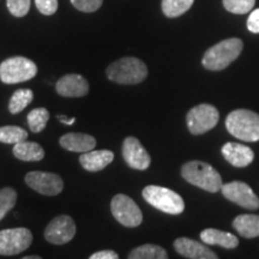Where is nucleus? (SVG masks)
<instances>
[{
    "label": "nucleus",
    "mask_w": 259,
    "mask_h": 259,
    "mask_svg": "<svg viewBox=\"0 0 259 259\" xmlns=\"http://www.w3.org/2000/svg\"><path fill=\"white\" fill-rule=\"evenodd\" d=\"M181 176L191 185L216 193L221 191L223 183L220 173L203 161H190L181 167Z\"/></svg>",
    "instance_id": "f257e3e1"
},
{
    "label": "nucleus",
    "mask_w": 259,
    "mask_h": 259,
    "mask_svg": "<svg viewBox=\"0 0 259 259\" xmlns=\"http://www.w3.org/2000/svg\"><path fill=\"white\" fill-rule=\"evenodd\" d=\"M242 48H244V44L240 38L232 37L219 42L205 52L202 59L203 66L210 71H221L226 69L240 56Z\"/></svg>",
    "instance_id": "f03ea898"
},
{
    "label": "nucleus",
    "mask_w": 259,
    "mask_h": 259,
    "mask_svg": "<svg viewBox=\"0 0 259 259\" xmlns=\"http://www.w3.org/2000/svg\"><path fill=\"white\" fill-rule=\"evenodd\" d=\"M226 127L235 138L244 142L259 141V114L248 109H235L226 119Z\"/></svg>",
    "instance_id": "7ed1b4c3"
},
{
    "label": "nucleus",
    "mask_w": 259,
    "mask_h": 259,
    "mask_svg": "<svg viewBox=\"0 0 259 259\" xmlns=\"http://www.w3.org/2000/svg\"><path fill=\"white\" fill-rule=\"evenodd\" d=\"M107 77L118 84H138L147 78L148 67L141 59L125 57L107 67Z\"/></svg>",
    "instance_id": "20e7f679"
},
{
    "label": "nucleus",
    "mask_w": 259,
    "mask_h": 259,
    "mask_svg": "<svg viewBox=\"0 0 259 259\" xmlns=\"http://www.w3.org/2000/svg\"><path fill=\"white\" fill-rule=\"evenodd\" d=\"M142 196L155 209L169 215H179L185 210V203L180 194L167 187L149 185L144 187Z\"/></svg>",
    "instance_id": "39448f33"
},
{
    "label": "nucleus",
    "mask_w": 259,
    "mask_h": 259,
    "mask_svg": "<svg viewBox=\"0 0 259 259\" xmlns=\"http://www.w3.org/2000/svg\"><path fill=\"white\" fill-rule=\"evenodd\" d=\"M36 74V64L25 57H12L0 64V79L5 84L27 82Z\"/></svg>",
    "instance_id": "423d86ee"
},
{
    "label": "nucleus",
    "mask_w": 259,
    "mask_h": 259,
    "mask_svg": "<svg viewBox=\"0 0 259 259\" xmlns=\"http://www.w3.org/2000/svg\"><path fill=\"white\" fill-rule=\"evenodd\" d=\"M220 113L216 107L202 103L190 109L186 116L187 127L192 135H203L218 125Z\"/></svg>",
    "instance_id": "0eeeda50"
},
{
    "label": "nucleus",
    "mask_w": 259,
    "mask_h": 259,
    "mask_svg": "<svg viewBox=\"0 0 259 259\" xmlns=\"http://www.w3.org/2000/svg\"><path fill=\"white\" fill-rule=\"evenodd\" d=\"M111 211L121 226L134 228L143 222V213L135 200L126 194H115L111 202Z\"/></svg>",
    "instance_id": "6e6552de"
},
{
    "label": "nucleus",
    "mask_w": 259,
    "mask_h": 259,
    "mask_svg": "<svg viewBox=\"0 0 259 259\" xmlns=\"http://www.w3.org/2000/svg\"><path fill=\"white\" fill-rule=\"evenodd\" d=\"M32 233L28 228H10L0 231V254H19L30 247Z\"/></svg>",
    "instance_id": "1a4fd4ad"
},
{
    "label": "nucleus",
    "mask_w": 259,
    "mask_h": 259,
    "mask_svg": "<svg viewBox=\"0 0 259 259\" xmlns=\"http://www.w3.org/2000/svg\"><path fill=\"white\" fill-rule=\"evenodd\" d=\"M221 192L223 197L232 203L238 204L241 208L248 210L259 209V198L253 192L251 186H248L242 181H232V183L223 184Z\"/></svg>",
    "instance_id": "9d476101"
},
{
    "label": "nucleus",
    "mask_w": 259,
    "mask_h": 259,
    "mask_svg": "<svg viewBox=\"0 0 259 259\" xmlns=\"http://www.w3.org/2000/svg\"><path fill=\"white\" fill-rule=\"evenodd\" d=\"M24 180L30 189L44 196H57L64 187V181L58 174L47 171H29Z\"/></svg>",
    "instance_id": "9b49d317"
},
{
    "label": "nucleus",
    "mask_w": 259,
    "mask_h": 259,
    "mask_svg": "<svg viewBox=\"0 0 259 259\" xmlns=\"http://www.w3.org/2000/svg\"><path fill=\"white\" fill-rule=\"evenodd\" d=\"M76 235V225L67 215L57 216L48 223L45 229V239L54 245H64L70 242Z\"/></svg>",
    "instance_id": "f8f14e48"
},
{
    "label": "nucleus",
    "mask_w": 259,
    "mask_h": 259,
    "mask_svg": "<svg viewBox=\"0 0 259 259\" xmlns=\"http://www.w3.org/2000/svg\"><path fill=\"white\" fill-rule=\"evenodd\" d=\"M122 156L128 167L137 170L148 169L151 163L150 155L136 137L125 138L122 143Z\"/></svg>",
    "instance_id": "ddd939ff"
},
{
    "label": "nucleus",
    "mask_w": 259,
    "mask_h": 259,
    "mask_svg": "<svg viewBox=\"0 0 259 259\" xmlns=\"http://www.w3.org/2000/svg\"><path fill=\"white\" fill-rule=\"evenodd\" d=\"M57 93L64 97H83L89 93V83L77 73L65 74L56 84Z\"/></svg>",
    "instance_id": "4468645a"
},
{
    "label": "nucleus",
    "mask_w": 259,
    "mask_h": 259,
    "mask_svg": "<svg viewBox=\"0 0 259 259\" xmlns=\"http://www.w3.org/2000/svg\"><path fill=\"white\" fill-rule=\"evenodd\" d=\"M174 248L180 255L190 259H218V254L208 246L189 238H179L174 241Z\"/></svg>",
    "instance_id": "2eb2a0df"
},
{
    "label": "nucleus",
    "mask_w": 259,
    "mask_h": 259,
    "mask_svg": "<svg viewBox=\"0 0 259 259\" xmlns=\"http://www.w3.org/2000/svg\"><path fill=\"white\" fill-rule=\"evenodd\" d=\"M221 153L226 161L236 168H245L252 163L254 158V153L251 148L239 143H226L221 149Z\"/></svg>",
    "instance_id": "dca6fc26"
},
{
    "label": "nucleus",
    "mask_w": 259,
    "mask_h": 259,
    "mask_svg": "<svg viewBox=\"0 0 259 259\" xmlns=\"http://www.w3.org/2000/svg\"><path fill=\"white\" fill-rule=\"evenodd\" d=\"M114 160V154L111 150H90L83 153L79 157V163L88 171H99L106 168Z\"/></svg>",
    "instance_id": "f3484780"
},
{
    "label": "nucleus",
    "mask_w": 259,
    "mask_h": 259,
    "mask_svg": "<svg viewBox=\"0 0 259 259\" xmlns=\"http://www.w3.org/2000/svg\"><path fill=\"white\" fill-rule=\"evenodd\" d=\"M61 147L73 153H87L96 147V139L87 134H74L70 132L61 136L59 139Z\"/></svg>",
    "instance_id": "a211bd4d"
},
{
    "label": "nucleus",
    "mask_w": 259,
    "mask_h": 259,
    "mask_svg": "<svg viewBox=\"0 0 259 259\" xmlns=\"http://www.w3.org/2000/svg\"><path fill=\"white\" fill-rule=\"evenodd\" d=\"M200 240L206 245L213 246H221L223 248H235L239 245V239L234 234L228 232L220 231V229L208 228L204 229L200 233Z\"/></svg>",
    "instance_id": "6ab92c4d"
},
{
    "label": "nucleus",
    "mask_w": 259,
    "mask_h": 259,
    "mask_svg": "<svg viewBox=\"0 0 259 259\" xmlns=\"http://www.w3.org/2000/svg\"><path fill=\"white\" fill-rule=\"evenodd\" d=\"M233 227L239 235L246 239L259 236V215L253 213H242L236 216L233 221Z\"/></svg>",
    "instance_id": "aec40b11"
},
{
    "label": "nucleus",
    "mask_w": 259,
    "mask_h": 259,
    "mask_svg": "<svg viewBox=\"0 0 259 259\" xmlns=\"http://www.w3.org/2000/svg\"><path fill=\"white\" fill-rule=\"evenodd\" d=\"M14 155L16 158L25 162L41 161L45 157V150L40 144L35 142H21V143L15 144Z\"/></svg>",
    "instance_id": "412c9836"
},
{
    "label": "nucleus",
    "mask_w": 259,
    "mask_h": 259,
    "mask_svg": "<svg viewBox=\"0 0 259 259\" xmlns=\"http://www.w3.org/2000/svg\"><path fill=\"white\" fill-rule=\"evenodd\" d=\"M130 259H167L168 253L163 247L158 245L145 244L136 247L128 254Z\"/></svg>",
    "instance_id": "4be33fe9"
},
{
    "label": "nucleus",
    "mask_w": 259,
    "mask_h": 259,
    "mask_svg": "<svg viewBox=\"0 0 259 259\" xmlns=\"http://www.w3.org/2000/svg\"><path fill=\"white\" fill-rule=\"evenodd\" d=\"M34 100V93L30 89H18L14 93L9 102V111L11 114H18Z\"/></svg>",
    "instance_id": "5701e85b"
},
{
    "label": "nucleus",
    "mask_w": 259,
    "mask_h": 259,
    "mask_svg": "<svg viewBox=\"0 0 259 259\" xmlns=\"http://www.w3.org/2000/svg\"><path fill=\"white\" fill-rule=\"evenodd\" d=\"M194 0H162V11L169 18H176L189 11Z\"/></svg>",
    "instance_id": "b1692460"
},
{
    "label": "nucleus",
    "mask_w": 259,
    "mask_h": 259,
    "mask_svg": "<svg viewBox=\"0 0 259 259\" xmlns=\"http://www.w3.org/2000/svg\"><path fill=\"white\" fill-rule=\"evenodd\" d=\"M28 132L19 126H3L0 127V142L6 144H17L27 141Z\"/></svg>",
    "instance_id": "393cba45"
},
{
    "label": "nucleus",
    "mask_w": 259,
    "mask_h": 259,
    "mask_svg": "<svg viewBox=\"0 0 259 259\" xmlns=\"http://www.w3.org/2000/svg\"><path fill=\"white\" fill-rule=\"evenodd\" d=\"M50 120V112L46 108H35L29 112L27 116V121L29 128L34 134H38L46 127L47 122Z\"/></svg>",
    "instance_id": "a878e982"
},
{
    "label": "nucleus",
    "mask_w": 259,
    "mask_h": 259,
    "mask_svg": "<svg viewBox=\"0 0 259 259\" xmlns=\"http://www.w3.org/2000/svg\"><path fill=\"white\" fill-rule=\"evenodd\" d=\"M17 202V192L12 187L0 190V221L5 218L10 210L14 209Z\"/></svg>",
    "instance_id": "bb28decb"
},
{
    "label": "nucleus",
    "mask_w": 259,
    "mask_h": 259,
    "mask_svg": "<svg viewBox=\"0 0 259 259\" xmlns=\"http://www.w3.org/2000/svg\"><path fill=\"white\" fill-rule=\"evenodd\" d=\"M227 11L235 15H245L252 11L255 0H222Z\"/></svg>",
    "instance_id": "cd10ccee"
},
{
    "label": "nucleus",
    "mask_w": 259,
    "mask_h": 259,
    "mask_svg": "<svg viewBox=\"0 0 259 259\" xmlns=\"http://www.w3.org/2000/svg\"><path fill=\"white\" fill-rule=\"evenodd\" d=\"M10 14L15 17H24L30 10V0H6Z\"/></svg>",
    "instance_id": "c85d7f7f"
},
{
    "label": "nucleus",
    "mask_w": 259,
    "mask_h": 259,
    "mask_svg": "<svg viewBox=\"0 0 259 259\" xmlns=\"http://www.w3.org/2000/svg\"><path fill=\"white\" fill-rule=\"evenodd\" d=\"M103 0H71V4L82 12H95L101 8Z\"/></svg>",
    "instance_id": "c756f323"
},
{
    "label": "nucleus",
    "mask_w": 259,
    "mask_h": 259,
    "mask_svg": "<svg viewBox=\"0 0 259 259\" xmlns=\"http://www.w3.org/2000/svg\"><path fill=\"white\" fill-rule=\"evenodd\" d=\"M38 11L45 16L54 15L58 10V0H35Z\"/></svg>",
    "instance_id": "7c9ffc66"
},
{
    "label": "nucleus",
    "mask_w": 259,
    "mask_h": 259,
    "mask_svg": "<svg viewBox=\"0 0 259 259\" xmlns=\"http://www.w3.org/2000/svg\"><path fill=\"white\" fill-rule=\"evenodd\" d=\"M247 29L253 34H259V9L253 10L248 16Z\"/></svg>",
    "instance_id": "2f4dec72"
},
{
    "label": "nucleus",
    "mask_w": 259,
    "mask_h": 259,
    "mask_svg": "<svg viewBox=\"0 0 259 259\" xmlns=\"http://www.w3.org/2000/svg\"><path fill=\"white\" fill-rule=\"evenodd\" d=\"M118 258H119L118 253L112 250L99 251L90 255V259H118Z\"/></svg>",
    "instance_id": "473e14b6"
},
{
    "label": "nucleus",
    "mask_w": 259,
    "mask_h": 259,
    "mask_svg": "<svg viewBox=\"0 0 259 259\" xmlns=\"http://www.w3.org/2000/svg\"><path fill=\"white\" fill-rule=\"evenodd\" d=\"M58 120L60 122H63L65 125H73L74 122H76V119L74 118H67L66 115H58L57 116Z\"/></svg>",
    "instance_id": "72a5a7b5"
},
{
    "label": "nucleus",
    "mask_w": 259,
    "mask_h": 259,
    "mask_svg": "<svg viewBox=\"0 0 259 259\" xmlns=\"http://www.w3.org/2000/svg\"><path fill=\"white\" fill-rule=\"evenodd\" d=\"M23 259H41V257H38V255H29V257H24Z\"/></svg>",
    "instance_id": "f704fd0d"
}]
</instances>
